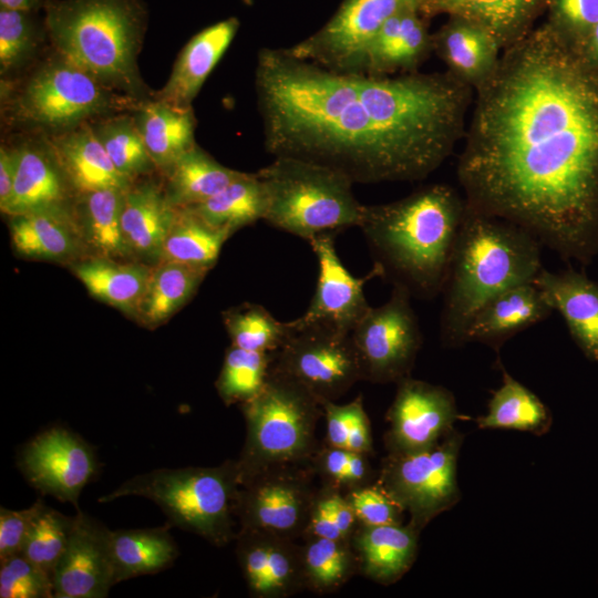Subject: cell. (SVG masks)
<instances>
[{
    "label": "cell",
    "instance_id": "cell-1",
    "mask_svg": "<svg viewBox=\"0 0 598 598\" xmlns=\"http://www.w3.org/2000/svg\"><path fill=\"white\" fill-rule=\"evenodd\" d=\"M475 90L457 177L470 206L565 260L598 255V63L549 21Z\"/></svg>",
    "mask_w": 598,
    "mask_h": 598
},
{
    "label": "cell",
    "instance_id": "cell-2",
    "mask_svg": "<svg viewBox=\"0 0 598 598\" xmlns=\"http://www.w3.org/2000/svg\"><path fill=\"white\" fill-rule=\"evenodd\" d=\"M472 86L446 73L334 72L261 48L255 91L266 151L354 184L427 177L463 136Z\"/></svg>",
    "mask_w": 598,
    "mask_h": 598
},
{
    "label": "cell",
    "instance_id": "cell-3",
    "mask_svg": "<svg viewBox=\"0 0 598 598\" xmlns=\"http://www.w3.org/2000/svg\"><path fill=\"white\" fill-rule=\"evenodd\" d=\"M466 209L452 187L429 185L391 203L363 205L359 228L383 278L412 297L432 299L443 290Z\"/></svg>",
    "mask_w": 598,
    "mask_h": 598
},
{
    "label": "cell",
    "instance_id": "cell-4",
    "mask_svg": "<svg viewBox=\"0 0 598 598\" xmlns=\"http://www.w3.org/2000/svg\"><path fill=\"white\" fill-rule=\"evenodd\" d=\"M542 246L524 228L467 204L442 290L440 337L444 347L464 344L471 319L489 299L534 281L543 268Z\"/></svg>",
    "mask_w": 598,
    "mask_h": 598
},
{
    "label": "cell",
    "instance_id": "cell-5",
    "mask_svg": "<svg viewBox=\"0 0 598 598\" xmlns=\"http://www.w3.org/2000/svg\"><path fill=\"white\" fill-rule=\"evenodd\" d=\"M42 14L54 52L122 93L153 97L138 70L148 24L144 0H45Z\"/></svg>",
    "mask_w": 598,
    "mask_h": 598
},
{
    "label": "cell",
    "instance_id": "cell-6",
    "mask_svg": "<svg viewBox=\"0 0 598 598\" xmlns=\"http://www.w3.org/2000/svg\"><path fill=\"white\" fill-rule=\"evenodd\" d=\"M143 102L104 84L53 50L23 75L1 80L2 122L28 134L61 133L134 112Z\"/></svg>",
    "mask_w": 598,
    "mask_h": 598
},
{
    "label": "cell",
    "instance_id": "cell-7",
    "mask_svg": "<svg viewBox=\"0 0 598 598\" xmlns=\"http://www.w3.org/2000/svg\"><path fill=\"white\" fill-rule=\"evenodd\" d=\"M240 486L236 460L214 467L158 468L136 475L99 498L107 503L141 496L158 505L169 524L217 547L235 540L236 502Z\"/></svg>",
    "mask_w": 598,
    "mask_h": 598
},
{
    "label": "cell",
    "instance_id": "cell-8",
    "mask_svg": "<svg viewBox=\"0 0 598 598\" xmlns=\"http://www.w3.org/2000/svg\"><path fill=\"white\" fill-rule=\"evenodd\" d=\"M257 174L267 195L264 220L270 226L308 241L359 227L363 205L344 174L290 156L274 157Z\"/></svg>",
    "mask_w": 598,
    "mask_h": 598
},
{
    "label": "cell",
    "instance_id": "cell-9",
    "mask_svg": "<svg viewBox=\"0 0 598 598\" xmlns=\"http://www.w3.org/2000/svg\"><path fill=\"white\" fill-rule=\"evenodd\" d=\"M246 440L236 460L240 484L266 468L310 463L320 442V402L287 377L270 369L262 390L240 405Z\"/></svg>",
    "mask_w": 598,
    "mask_h": 598
},
{
    "label": "cell",
    "instance_id": "cell-10",
    "mask_svg": "<svg viewBox=\"0 0 598 598\" xmlns=\"http://www.w3.org/2000/svg\"><path fill=\"white\" fill-rule=\"evenodd\" d=\"M463 435L455 429L423 451L383 457L377 482L409 514V524L420 533L437 515L461 498L457 458Z\"/></svg>",
    "mask_w": 598,
    "mask_h": 598
},
{
    "label": "cell",
    "instance_id": "cell-11",
    "mask_svg": "<svg viewBox=\"0 0 598 598\" xmlns=\"http://www.w3.org/2000/svg\"><path fill=\"white\" fill-rule=\"evenodd\" d=\"M319 488L310 463L278 465L254 474L239 486L238 532L264 530L301 540Z\"/></svg>",
    "mask_w": 598,
    "mask_h": 598
},
{
    "label": "cell",
    "instance_id": "cell-12",
    "mask_svg": "<svg viewBox=\"0 0 598 598\" xmlns=\"http://www.w3.org/2000/svg\"><path fill=\"white\" fill-rule=\"evenodd\" d=\"M271 370L301 385L320 404L337 402L363 381L350 333L320 324L296 329L275 352Z\"/></svg>",
    "mask_w": 598,
    "mask_h": 598
},
{
    "label": "cell",
    "instance_id": "cell-13",
    "mask_svg": "<svg viewBox=\"0 0 598 598\" xmlns=\"http://www.w3.org/2000/svg\"><path fill=\"white\" fill-rule=\"evenodd\" d=\"M412 296L393 286L386 302L370 307L350 332L363 381L398 383L410 377L422 346Z\"/></svg>",
    "mask_w": 598,
    "mask_h": 598
},
{
    "label": "cell",
    "instance_id": "cell-14",
    "mask_svg": "<svg viewBox=\"0 0 598 598\" xmlns=\"http://www.w3.org/2000/svg\"><path fill=\"white\" fill-rule=\"evenodd\" d=\"M408 4L420 7V0H342L320 29L285 49L296 58L334 72L362 73L373 37Z\"/></svg>",
    "mask_w": 598,
    "mask_h": 598
},
{
    "label": "cell",
    "instance_id": "cell-15",
    "mask_svg": "<svg viewBox=\"0 0 598 598\" xmlns=\"http://www.w3.org/2000/svg\"><path fill=\"white\" fill-rule=\"evenodd\" d=\"M18 467L42 495L69 502L79 511L80 494L95 477L99 462L93 447L78 434L53 426L21 448Z\"/></svg>",
    "mask_w": 598,
    "mask_h": 598
},
{
    "label": "cell",
    "instance_id": "cell-16",
    "mask_svg": "<svg viewBox=\"0 0 598 598\" xmlns=\"http://www.w3.org/2000/svg\"><path fill=\"white\" fill-rule=\"evenodd\" d=\"M457 416L450 390L406 377L396 383L386 413L385 448L388 453L402 454L432 447L454 430Z\"/></svg>",
    "mask_w": 598,
    "mask_h": 598
},
{
    "label": "cell",
    "instance_id": "cell-17",
    "mask_svg": "<svg viewBox=\"0 0 598 598\" xmlns=\"http://www.w3.org/2000/svg\"><path fill=\"white\" fill-rule=\"evenodd\" d=\"M334 237L323 234L309 241L318 260V281L306 312L289 321L293 330L320 324L350 333L370 308L363 286L374 277H382V271L373 265L363 278L353 277L337 254Z\"/></svg>",
    "mask_w": 598,
    "mask_h": 598
},
{
    "label": "cell",
    "instance_id": "cell-18",
    "mask_svg": "<svg viewBox=\"0 0 598 598\" xmlns=\"http://www.w3.org/2000/svg\"><path fill=\"white\" fill-rule=\"evenodd\" d=\"M114 585L110 529L79 509L68 546L53 571V597L104 598Z\"/></svg>",
    "mask_w": 598,
    "mask_h": 598
},
{
    "label": "cell",
    "instance_id": "cell-19",
    "mask_svg": "<svg viewBox=\"0 0 598 598\" xmlns=\"http://www.w3.org/2000/svg\"><path fill=\"white\" fill-rule=\"evenodd\" d=\"M236 557L255 598H286L306 590L301 543L264 530H239Z\"/></svg>",
    "mask_w": 598,
    "mask_h": 598
},
{
    "label": "cell",
    "instance_id": "cell-20",
    "mask_svg": "<svg viewBox=\"0 0 598 598\" xmlns=\"http://www.w3.org/2000/svg\"><path fill=\"white\" fill-rule=\"evenodd\" d=\"M17 148L13 192L2 213L16 216L70 207V196L74 193L44 136L30 134Z\"/></svg>",
    "mask_w": 598,
    "mask_h": 598
},
{
    "label": "cell",
    "instance_id": "cell-21",
    "mask_svg": "<svg viewBox=\"0 0 598 598\" xmlns=\"http://www.w3.org/2000/svg\"><path fill=\"white\" fill-rule=\"evenodd\" d=\"M240 27L237 17L217 21L194 34L183 47L164 86L153 99L188 109L206 79L235 39Z\"/></svg>",
    "mask_w": 598,
    "mask_h": 598
},
{
    "label": "cell",
    "instance_id": "cell-22",
    "mask_svg": "<svg viewBox=\"0 0 598 598\" xmlns=\"http://www.w3.org/2000/svg\"><path fill=\"white\" fill-rule=\"evenodd\" d=\"M43 136L75 197L106 188L126 190L133 185L132 179L116 169L91 122Z\"/></svg>",
    "mask_w": 598,
    "mask_h": 598
},
{
    "label": "cell",
    "instance_id": "cell-23",
    "mask_svg": "<svg viewBox=\"0 0 598 598\" xmlns=\"http://www.w3.org/2000/svg\"><path fill=\"white\" fill-rule=\"evenodd\" d=\"M534 283L560 313L584 355L598 362V281L573 268L559 272L542 268Z\"/></svg>",
    "mask_w": 598,
    "mask_h": 598
},
{
    "label": "cell",
    "instance_id": "cell-24",
    "mask_svg": "<svg viewBox=\"0 0 598 598\" xmlns=\"http://www.w3.org/2000/svg\"><path fill=\"white\" fill-rule=\"evenodd\" d=\"M433 50L425 17L417 4H408L394 13L370 42L362 73L386 76L415 72Z\"/></svg>",
    "mask_w": 598,
    "mask_h": 598
},
{
    "label": "cell",
    "instance_id": "cell-25",
    "mask_svg": "<svg viewBox=\"0 0 598 598\" xmlns=\"http://www.w3.org/2000/svg\"><path fill=\"white\" fill-rule=\"evenodd\" d=\"M553 311L534 281L513 286L476 311L465 330L464 344L480 342L498 349L506 340L545 320Z\"/></svg>",
    "mask_w": 598,
    "mask_h": 598
},
{
    "label": "cell",
    "instance_id": "cell-26",
    "mask_svg": "<svg viewBox=\"0 0 598 598\" xmlns=\"http://www.w3.org/2000/svg\"><path fill=\"white\" fill-rule=\"evenodd\" d=\"M177 214L165 188L152 181L124 192L122 230L132 256L159 261L164 241Z\"/></svg>",
    "mask_w": 598,
    "mask_h": 598
},
{
    "label": "cell",
    "instance_id": "cell-27",
    "mask_svg": "<svg viewBox=\"0 0 598 598\" xmlns=\"http://www.w3.org/2000/svg\"><path fill=\"white\" fill-rule=\"evenodd\" d=\"M432 39L433 50L446 64L448 72L473 89L493 73L503 49L486 28L453 16L432 34Z\"/></svg>",
    "mask_w": 598,
    "mask_h": 598
},
{
    "label": "cell",
    "instance_id": "cell-28",
    "mask_svg": "<svg viewBox=\"0 0 598 598\" xmlns=\"http://www.w3.org/2000/svg\"><path fill=\"white\" fill-rule=\"evenodd\" d=\"M420 532L412 525L367 526L359 524L351 543L359 561V575L389 586L413 566Z\"/></svg>",
    "mask_w": 598,
    "mask_h": 598
},
{
    "label": "cell",
    "instance_id": "cell-29",
    "mask_svg": "<svg viewBox=\"0 0 598 598\" xmlns=\"http://www.w3.org/2000/svg\"><path fill=\"white\" fill-rule=\"evenodd\" d=\"M10 217L12 244L18 252L30 258L69 260L80 252L85 241L71 207Z\"/></svg>",
    "mask_w": 598,
    "mask_h": 598
},
{
    "label": "cell",
    "instance_id": "cell-30",
    "mask_svg": "<svg viewBox=\"0 0 598 598\" xmlns=\"http://www.w3.org/2000/svg\"><path fill=\"white\" fill-rule=\"evenodd\" d=\"M551 0H420L427 18L437 13L460 17L491 31L505 49L530 31V24Z\"/></svg>",
    "mask_w": 598,
    "mask_h": 598
},
{
    "label": "cell",
    "instance_id": "cell-31",
    "mask_svg": "<svg viewBox=\"0 0 598 598\" xmlns=\"http://www.w3.org/2000/svg\"><path fill=\"white\" fill-rule=\"evenodd\" d=\"M132 113L153 162L163 173L196 145L193 107H176L152 97Z\"/></svg>",
    "mask_w": 598,
    "mask_h": 598
},
{
    "label": "cell",
    "instance_id": "cell-32",
    "mask_svg": "<svg viewBox=\"0 0 598 598\" xmlns=\"http://www.w3.org/2000/svg\"><path fill=\"white\" fill-rule=\"evenodd\" d=\"M171 525V524H169ZM168 526L110 530V547L116 584L171 567L178 556Z\"/></svg>",
    "mask_w": 598,
    "mask_h": 598
},
{
    "label": "cell",
    "instance_id": "cell-33",
    "mask_svg": "<svg viewBox=\"0 0 598 598\" xmlns=\"http://www.w3.org/2000/svg\"><path fill=\"white\" fill-rule=\"evenodd\" d=\"M243 173L221 165L196 144L165 172L164 188L175 208H187L215 196Z\"/></svg>",
    "mask_w": 598,
    "mask_h": 598
},
{
    "label": "cell",
    "instance_id": "cell-34",
    "mask_svg": "<svg viewBox=\"0 0 598 598\" xmlns=\"http://www.w3.org/2000/svg\"><path fill=\"white\" fill-rule=\"evenodd\" d=\"M152 269L97 256L78 262L73 271L93 297L134 315L146 290Z\"/></svg>",
    "mask_w": 598,
    "mask_h": 598
},
{
    "label": "cell",
    "instance_id": "cell-35",
    "mask_svg": "<svg viewBox=\"0 0 598 598\" xmlns=\"http://www.w3.org/2000/svg\"><path fill=\"white\" fill-rule=\"evenodd\" d=\"M503 381L493 393L486 414L476 419L480 429H502L547 433L551 425V413L544 402L528 388L501 367Z\"/></svg>",
    "mask_w": 598,
    "mask_h": 598
},
{
    "label": "cell",
    "instance_id": "cell-36",
    "mask_svg": "<svg viewBox=\"0 0 598 598\" xmlns=\"http://www.w3.org/2000/svg\"><path fill=\"white\" fill-rule=\"evenodd\" d=\"M208 225L233 235L241 227L265 218L267 195L257 173H243L209 199L187 207Z\"/></svg>",
    "mask_w": 598,
    "mask_h": 598
},
{
    "label": "cell",
    "instance_id": "cell-37",
    "mask_svg": "<svg viewBox=\"0 0 598 598\" xmlns=\"http://www.w3.org/2000/svg\"><path fill=\"white\" fill-rule=\"evenodd\" d=\"M124 192L106 188L76 196L74 210L83 236L100 256L113 259L132 256L121 223Z\"/></svg>",
    "mask_w": 598,
    "mask_h": 598
},
{
    "label": "cell",
    "instance_id": "cell-38",
    "mask_svg": "<svg viewBox=\"0 0 598 598\" xmlns=\"http://www.w3.org/2000/svg\"><path fill=\"white\" fill-rule=\"evenodd\" d=\"M208 269L176 261H159L152 269L136 315L150 326L169 318L195 292Z\"/></svg>",
    "mask_w": 598,
    "mask_h": 598
},
{
    "label": "cell",
    "instance_id": "cell-39",
    "mask_svg": "<svg viewBox=\"0 0 598 598\" xmlns=\"http://www.w3.org/2000/svg\"><path fill=\"white\" fill-rule=\"evenodd\" d=\"M300 543L306 590L331 594L359 575L351 539L306 536Z\"/></svg>",
    "mask_w": 598,
    "mask_h": 598
},
{
    "label": "cell",
    "instance_id": "cell-40",
    "mask_svg": "<svg viewBox=\"0 0 598 598\" xmlns=\"http://www.w3.org/2000/svg\"><path fill=\"white\" fill-rule=\"evenodd\" d=\"M230 236L228 231L208 225L192 210L177 208L159 261H176L209 270Z\"/></svg>",
    "mask_w": 598,
    "mask_h": 598
},
{
    "label": "cell",
    "instance_id": "cell-41",
    "mask_svg": "<svg viewBox=\"0 0 598 598\" xmlns=\"http://www.w3.org/2000/svg\"><path fill=\"white\" fill-rule=\"evenodd\" d=\"M93 130L116 169L133 182L157 169L132 112L92 121Z\"/></svg>",
    "mask_w": 598,
    "mask_h": 598
},
{
    "label": "cell",
    "instance_id": "cell-42",
    "mask_svg": "<svg viewBox=\"0 0 598 598\" xmlns=\"http://www.w3.org/2000/svg\"><path fill=\"white\" fill-rule=\"evenodd\" d=\"M47 39L43 14L0 8V75L13 78L31 65L42 41Z\"/></svg>",
    "mask_w": 598,
    "mask_h": 598
},
{
    "label": "cell",
    "instance_id": "cell-43",
    "mask_svg": "<svg viewBox=\"0 0 598 598\" xmlns=\"http://www.w3.org/2000/svg\"><path fill=\"white\" fill-rule=\"evenodd\" d=\"M224 323L231 346L257 352H277L295 332L289 321L277 320L256 303H244L226 311Z\"/></svg>",
    "mask_w": 598,
    "mask_h": 598
},
{
    "label": "cell",
    "instance_id": "cell-44",
    "mask_svg": "<svg viewBox=\"0 0 598 598\" xmlns=\"http://www.w3.org/2000/svg\"><path fill=\"white\" fill-rule=\"evenodd\" d=\"M274 353L245 350L231 346L225 353L216 389L226 405L244 404L265 386Z\"/></svg>",
    "mask_w": 598,
    "mask_h": 598
},
{
    "label": "cell",
    "instance_id": "cell-45",
    "mask_svg": "<svg viewBox=\"0 0 598 598\" xmlns=\"http://www.w3.org/2000/svg\"><path fill=\"white\" fill-rule=\"evenodd\" d=\"M371 455L346 448L333 447L324 442L310 460V465L322 486L342 494L377 481Z\"/></svg>",
    "mask_w": 598,
    "mask_h": 598
},
{
    "label": "cell",
    "instance_id": "cell-46",
    "mask_svg": "<svg viewBox=\"0 0 598 598\" xmlns=\"http://www.w3.org/2000/svg\"><path fill=\"white\" fill-rule=\"evenodd\" d=\"M73 523L74 516H65L43 503L31 525L21 554L53 576L54 568L68 546Z\"/></svg>",
    "mask_w": 598,
    "mask_h": 598
},
{
    "label": "cell",
    "instance_id": "cell-47",
    "mask_svg": "<svg viewBox=\"0 0 598 598\" xmlns=\"http://www.w3.org/2000/svg\"><path fill=\"white\" fill-rule=\"evenodd\" d=\"M321 406L327 424L326 444L374 454L371 424L361 394L346 404L327 401Z\"/></svg>",
    "mask_w": 598,
    "mask_h": 598
},
{
    "label": "cell",
    "instance_id": "cell-48",
    "mask_svg": "<svg viewBox=\"0 0 598 598\" xmlns=\"http://www.w3.org/2000/svg\"><path fill=\"white\" fill-rule=\"evenodd\" d=\"M359 524L346 495L320 485L305 537L351 539Z\"/></svg>",
    "mask_w": 598,
    "mask_h": 598
},
{
    "label": "cell",
    "instance_id": "cell-49",
    "mask_svg": "<svg viewBox=\"0 0 598 598\" xmlns=\"http://www.w3.org/2000/svg\"><path fill=\"white\" fill-rule=\"evenodd\" d=\"M53 592V576L24 555L0 561L1 598H51Z\"/></svg>",
    "mask_w": 598,
    "mask_h": 598
},
{
    "label": "cell",
    "instance_id": "cell-50",
    "mask_svg": "<svg viewBox=\"0 0 598 598\" xmlns=\"http://www.w3.org/2000/svg\"><path fill=\"white\" fill-rule=\"evenodd\" d=\"M344 495L362 525L381 526L403 523V509L377 481Z\"/></svg>",
    "mask_w": 598,
    "mask_h": 598
},
{
    "label": "cell",
    "instance_id": "cell-51",
    "mask_svg": "<svg viewBox=\"0 0 598 598\" xmlns=\"http://www.w3.org/2000/svg\"><path fill=\"white\" fill-rule=\"evenodd\" d=\"M548 21L579 45L598 23V0H551Z\"/></svg>",
    "mask_w": 598,
    "mask_h": 598
},
{
    "label": "cell",
    "instance_id": "cell-52",
    "mask_svg": "<svg viewBox=\"0 0 598 598\" xmlns=\"http://www.w3.org/2000/svg\"><path fill=\"white\" fill-rule=\"evenodd\" d=\"M43 503L42 498H38L24 509L0 508V561L22 553L28 533Z\"/></svg>",
    "mask_w": 598,
    "mask_h": 598
},
{
    "label": "cell",
    "instance_id": "cell-53",
    "mask_svg": "<svg viewBox=\"0 0 598 598\" xmlns=\"http://www.w3.org/2000/svg\"><path fill=\"white\" fill-rule=\"evenodd\" d=\"M19 154L17 146L8 147L1 145L0 147V209L4 210L7 207L14 186V181L18 169Z\"/></svg>",
    "mask_w": 598,
    "mask_h": 598
},
{
    "label": "cell",
    "instance_id": "cell-54",
    "mask_svg": "<svg viewBox=\"0 0 598 598\" xmlns=\"http://www.w3.org/2000/svg\"><path fill=\"white\" fill-rule=\"evenodd\" d=\"M44 1L45 0H0V8L40 12L42 11Z\"/></svg>",
    "mask_w": 598,
    "mask_h": 598
},
{
    "label": "cell",
    "instance_id": "cell-55",
    "mask_svg": "<svg viewBox=\"0 0 598 598\" xmlns=\"http://www.w3.org/2000/svg\"><path fill=\"white\" fill-rule=\"evenodd\" d=\"M590 60L598 63V23L586 39L577 45Z\"/></svg>",
    "mask_w": 598,
    "mask_h": 598
}]
</instances>
